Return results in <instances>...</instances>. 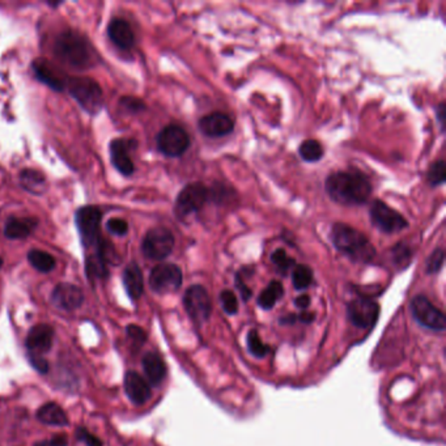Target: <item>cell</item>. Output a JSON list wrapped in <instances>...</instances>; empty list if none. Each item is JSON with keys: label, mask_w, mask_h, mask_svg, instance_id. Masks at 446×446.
<instances>
[{"label": "cell", "mask_w": 446, "mask_h": 446, "mask_svg": "<svg viewBox=\"0 0 446 446\" xmlns=\"http://www.w3.org/2000/svg\"><path fill=\"white\" fill-rule=\"evenodd\" d=\"M326 191L334 202L346 206H356L367 202L372 194V185L357 172H337L326 179Z\"/></svg>", "instance_id": "cell-1"}, {"label": "cell", "mask_w": 446, "mask_h": 446, "mask_svg": "<svg viewBox=\"0 0 446 446\" xmlns=\"http://www.w3.org/2000/svg\"><path fill=\"white\" fill-rule=\"evenodd\" d=\"M57 58L74 69H88L95 62V51L90 42L78 32L66 30L60 33L54 43Z\"/></svg>", "instance_id": "cell-2"}, {"label": "cell", "mask_w": 446, "mask_h": 446, "mask_svg": "<svg viewBox=\"0 0 446 446\" xmlns=\"http://www.w3.org/2000/svg\"><path fill=\"white\" fill-rule=\"evenodd\" d=\"M331 239L340 253L355 262H369L376 254V250L361 232L343 223L333 225Z\"/></svg>", "instance_id": "cell-3"}, {"label": "cell", "mask_w": 446, "mask_h": 446, "mask_svg": "<svg viewBox=\"0 0 446 446\" xmlns=\"http://www.w3.org/2000/svg\"><path fill=\"white\" fill-rule=\"evenodd\" d=\"M66 87L80 106L90 114H97L102 109L104 95L97 81L90 78H70L66 81Z\"/></svg>", "instance_id": "cell-4"}, {"label": "cell", "mask_w": 446, "mask_h": 446, "mask_svg": "<svg viewBox=\"0 0 446 446\" xmlns=\"http://www.w3.org/2000/svg\"><path fill=\"white\" fill-rule=\"evenodd\" d=\"M102 212L96 206H85L78 209L75 215L76 227L79 230L81 242L85 248H93L95 251L99 250L105 242L102 241L99 235V224H101Z\"/></svg>", "instance_id": "cell-5"}, {"label": "cell", "mask_w": 446, "mask_h": 446, "mask_svg": "<svg viewBox=\"0 0 446 446\" xmlns=\"http://www.w3.org/2000/svg\"><path fill=\"white\" fill-rule=\"evenodd\" d=\"M211 199L209 188L200 182L190 183L182 188L176 202V214L181 218H188L190 215L200 211V209Z\"/></svg>", "instance_id": "cell-6"}, {"label": "cell", "mask_w": 446, "mask_h": 446, "mask_svg": "<svg viewBox=\"0 0 446 446\" xmlns=\"http://www.w3.org/2000/svg\"><path fill=\"white\" fill-rule=\"evenodd\" d=\"M174 248V237L167 228H153L144 236L141 250L143 254L153 260H162L170 256Z\"/></svg>", "instance_id": "cell-7"}, {"label": "cell", "mask_w": 446, "mask_h": 446, "mask_svg": "<svg viewBox=\"0 0 446 446\" xmlns=\"http://www.w3.org/2000/svg\"><path fill=\"white\" fill-rule=\"evenodd\" d=\"M183 305L194 323H204L212 312V302L207 289L203 286H191L183 296Z\"/></svg>", "instance_id": "cell-8"}, {"label": "cell", "mask_w": 446, "mask_h": 446, "mask_svg": "<svg viewBox=\"0 0 446 446\" xmlns=\"http://www.w3.org/2000/svg\"><path fill=\"white\" fill-rule=\"evenodd\" d=\"M411 312L417 322L426 328L444 331L446 328L445 314L435 307L426 296L417 295L411 301Z\"/></svg>", "instance_id": "cell-9"}, {"label": "cell", "mask_w": 446, "mask_h": 446, "mask_svg": "<svg viewBox=\"0 0 446 446\" xmlns=\"http://www.w3.org/2000/svg\"><path fill=\"white\" fill-rule=\"evenodd\" d=\"M182 286V271L177 265L161 263L151 271L149 287L156 293H170Z\"/></svg>", "instance_id": "cell-10"}, {"label": "cell", "mask_w": 446, "mask_h": 446, "mask_svg": "<svg viewBox=\"0 0 446 446\" xmlns=\"http://www.w3.org/2000/svg\"><path fill=\"white\" fill-rule=\"evenodd\" d=\"M370 220L372 224L384 233H397L408 227L406 218L381 200L373 202L370 207Z\"/></svg>", "instance_id": "cell-11"}, {"label": "cell", "mask_w": 446, "mask_h": 446, "mask_svg": "<svg viewBox=\"0 0 446 446\" xmlns=\"http://www.w3.org/2000/svg\"><path fill=\"white\" fill-rule=\"evenodd\" d=\"M190 138L188 132L176 125H169L158 135L159 151L168 158H179L188 151Z\"/></svg>", "instance_id": "cell-12"}, {"label": "cell", "mask_w": 446, "mask_h": 446, "mask_svg": "<svg viewBox=\"0 0 446 446\" xmlns=\"http://www.w3.org/2000/svg\"><path fill=\"white\" fill-rule=\"evenodd\" d=\"M348 319L357 328H370L377 322L379 307L370 298H358L348 304Z\"/></svg>", "instance_id": "cell-13"}, {"label": "cell", "mask_w": 446, "mask_h": 446, "mask_svg": "<svg viewBox=\"0 0 446 446\" xmlns=\"http://www.w3.org/2000/svg\"><path fill=\"white\" fill-rule=\"evenodd\" d=\"M235 129V123L225 113H211L199 120V130L209 138H220L229 135Z\"/></svg>", "instance_id": "cell-14"}, {"label": "cell", "mask_w": 446, "mask_h": 446, "mask_svg": "<svg viewBox=\"0 0 446 446\" xmlns=\"http://www.w3.org/2000/svg\"><path fill=\"white\" fill-rule=\"evenodd\" d=\"M51 301L62 310L71 312L81 307L84 302V295L81 289L74 284L60 283L51 293Z\"/></svg>", "instance_id": "cell-15"}, {"label": "cell", "mask_w": 446, "mask_h": 446, "mask_svg": "<svg viewBox=\"0 0 446 446\" xmlns=\"http://www.w3.org/2000/svg\"><path fill=\"white\" fill-rule=\"evenodd\" d=\"M135 146V141L127 139H116L110 143L111 162L123 176H131L134 173V162L130 159L129 151Z\"/></svg>", "instance_id": "cell-16"}, {"label": "cell", "mask_w": 446, "mask_h": 446, "mask_svg": "<svg viewBox=\"0 0 446 446\" xmlns=\"http://www.w3.org/2000/svg\"><path fill=\"white\" fill-rule=\"evenodd\" d=\"M54 330L49 325H36L30 328L29 334L27 337V348L29 354L41 355L49 352L53 346Z\"/></svg>", "instance_id": "cell-17"}, {"label": "cell", "mask_w": 446, "mask_h": 446, "mask_svg": "<svg viewBox=\"0 0 446 446\" xmlns=\"http://www.w3.org/2000/svg\"><path fill=\"white\" fill-rule=\"evenodd\" d=\"M125 391L135 405H144L151 398V386L138 372L130 370L125 376Z\"/></svg>", "instance_id": "cell-18"}, {"label": "cell", "mask_w": 446, "mask_h": 446, "mask_svg": "<svg viewBox=\"0 0 446 446\" xmlns=\"http://www.w3.org/2000/svg\"><path fill=\"white\" fill-rule=\"evenodd\" d=\"M108 36L111 42L120 50H130L135 45V34L125 19H113L108 27Z\"/></svg>", "instance_id": "cell-19"}, {"label": "cell", "mask_w": 446, "mask_h": 446, "mask_svg": "<svg viewBox=\"0 0 446 446\" xmlns=\"http://www.w3.org/2000/svg\"><path fill=\"white\" fill-rule=\"evenodd\" d=\"M32 67L34 70L37 79L40 80L41 83L46 84L51 90H57V92H62L64 90L66 81L57 71L54 70V67L50 66L48 60H34Z\"/></svg>", "instance_id": "cell-20"}, {"label": "cell", "mask_w": 446, "mask_h": 446, "mask_svg": "<svg viewBox=\"0 0 446 446\" xmlns=\"http://www.w3.org/2000/svg\"><path fill=\"white\" fill-rule=\"evenodd\" d=\"M143 370L153 386H159L167 377V364L156 352H148L143 357Z\"/></svg>", "instance_id": "cell-21"}, {"label": "cell", "mask_w": 446, "mask_h": 446, "mask_svg": "<svg viewBox=\"0 0 446 446\" xmlns=\"http://www.w3.org/2000/svg\"><path fill=\"white\" fill-rule=\"evenodd\" d=\"M123 284L126 292L132 301L139 300L144 291V279L143 272L135 262H131L123 271Z\"/></svg>", "instance_id": "cell-22"}, {"label": "cell", "mask_w": 446, "mask_h": 446, "mask_svg": "<svg viewBox=\"0 0 446 446\" xmlns=\"http://www.w3.org/2000/svg\"><path fill=\"white\" fill-rule=\"evenodd\" d=\"M39 224L34 218H11L4 227V235L10 239H24L29 237Z\"/></svg>", "instance_id": "cell-23"}, {"label": "cell", "mask_w": 446, "mask_h": 446, "mask_svg": "<svg viewBox=\"0 0 446 446\" xmlns=\"http://www.w3.org/2000/svg\"><path fill=\"white\" fill-rule=\"evenodd\" d=\"M37 419L46 426H69V417L57 403H48L37 411Z\"/></svg>", "instance_id": "cell-24"}, {"label": "cell", "mask_w": 446, "mask_h": 446, "mask_svg": "<svg viewBox=\"0 0 446 446\" xmlns=\"http://www.w3.org/2000/svg\"><path fill=\"white\" fill-rule=\"evenodd\" d=\"M283 295H284L283 284L278 280H272L267 288H265L262 293L259 295L258 305L265 310H270L275 307V304L278 302V300L283 298Z\"/></svg>", "instance_id": "cell-25"}, {"label": "cell", "mask_w": 446, "mask_h": 446, "mask_svg": "<svg viewBox=\"0 0 446 446\" xmlns=\"http://www.w3.org/2000/svg\"><path fill=\"white\" fill-rule=\"evenodd\" d=\"M28 260H29L32 267L36 268L37 271L43 272V274H48L55 267L54 257L49 253L40 250V249H32L28 253Z\"/></svg>", "instance_id": "cell-26"}, {"label": "cell", "mask_w": 446, "mask_h": 446, "mask_svg": "<svg viewBox=\"0 0 446 446\" xmlns=\"http://www.w3.org/2000/svg\"><path fill=\"white\" fill-rule=\"evenodd\" d=\"M21 185L30 193H40L41 188L45 183V177L40 172L33 169H24L20 173Z\"/></svg>", "instance_id": "cell-27"}, {"label": "cell", "mask_w": 446, "mask_h": 446, "mask_svg": "<svg viewBox=\"0 0 446 446\" xmlns=\"http://www.w3.org/2000/svg\"><path fill=\"white\" fill-rule=\"evenodd\" d=\"M298 153L302 158V160L309 161V162H316L318 160L322 159L323 156V147L321 146V143L314 139L305 140L304 143H301Z\"/></svg>", "instance_id": "cell-28"}, {"label": "cell", "mask_w": 446, "mask_h": 446, "mask_svg": "<svg viewBox=\"0 0 446 446\" xmlns=\"http://www.w3.org/2000/svg\"><path fill=\"white\" fill-rule=\"evenodd\" d=\"M246 346H248L249 352L253 356L263 358L267 356L271 351V348L267 344L263 343V340L260 339V335L257 330H251L246 337Z\"/></svg>", "instance_id": "cell-29"}, {"label": "cell", "mask_w": 446, "mask_h": 446, "mask_svg": "<svg viewBox=\"0 0 446 446\" xmlns=\"http://www.w3.org/2000/svg\"><path fill=\"white\" fill-rule=\"evenodd\" d=\"M292 283L298 291L307 289L313 283V271L305 265L296 266L292 272Z\"/></svg>", "instance_id": "cell-30"}, {"label": "cell", "mask_w": 446, "mask_h": 446, "mask_svg": "<svg viewBox=\"0 0 446 446\" xmlns=\"http://www.w3.org/2000/svg\"><path fill=\"white\" fill-rule=\"evenodd\" d=\"M445 161L440 160L436 161L435 164H432V167L428 172V181L432 186H440L445 182Z\"/></svg>", "instance_id": "cell-31"}, {"label": "cell", "mask_w": 446, "mask_h": 446, "mask_svg": "<svg viewBox=\"0 0 446 446\" xmlns=\"http://www.w3.org/2000/svg\"><path fill=\"white\" fill-rule=\"evenodd\" d=\"M271 262L281 271L286 272L295 266V259L289 258L283 249H278L271 254Z\"/></svg>", "instance_id": "cell-32"}, {"label": "cell", "mask_w": 446, "mask_h": 446, "mask_svg": "<svg viewBox=\"0 0 446 446\" xmlns=\"http://www.w3.org/2000/svg\"><path fill=\"white\" fill-rule=\"evenodd\" d=\"M220 302L223 310L229 314L233 316L238 312V301L236 295L232 291H223L220 295Z\"/></svg>", "instance_id": "cell-33"}, {"label": "cell", "mask_w": 446, "mask_h": 446, "mask_svg": "<svg viewBox=\"0 0 446 446\" xmlns=\"http://www.w3.org/2000/svg\"><path fill=\"white\" fill-rule=\"evenodd\" d=\"M444 259H445V254L442 249H436L426 260V274H437L444 265Z\"/></svg>", "instance_id": "cell-34"}, {"label": "cell", "mask_w": 446, "mask_h": 446, "mask_svg": "<svg viewBox=\"0 0 446 446\" xmlns=\"http://www.w3.org/2000/svg\"><path fill=\"white\" fill-rule=\"evenodd\" d=\"M106 228L114 236H125L129 232V224L123 218H110L106 224Z\"/></svg>", "instance_id": "cell-35"}, {"label": "cell", "mask_w": 446, "mask_h": 446, "mask_svg": "<svg viewBox=\"0 0 446 446\" xmlns=\"http://www.w3.org/2000/svg\"><path fill=\"white\" fill-rule=\"evenodd\" d=\"M126 330H127V335H129L132 342H135L139 346L146 343L147 334H146V331L143 328L137 326V325H130Z\"/></svg>", "instance_id": "cell-36"}, {"label": "cell", "mask_w": 446, "mask_h": 446, "mask_svg": "<svg viewBox=\"0 0 446 446\" xmlns=\"http://www.w3.org/2000/svg\"><path fill=\"white\" fill-rule=\"evenodd\" d=\"M393 258L397 263H405L411 258V249L403 244H398L396 248H393Z\"/></svg>", "instance_id": "cell-37"}, {"label": "cell", "mask_w": 446, "mask_h": 446, "mask_svg": "<svg viewBox=\"0 0 446 446\" xmlns=\"http://www.w3.org/2000/svg\"><path fill=\"white\" fill-rule=\"evenodd\" d=\"M120 105L122 108L132 113H139L141 110L146 109L144 102H141L139 99H135V97H123L120 99Z\"/></svg>", "instance_id": "cell-38"}, {"label": "cell", "mask_w": 446, "mask_h": 446, "mask_svg": "<svg viewBox=\"0 0 446 446\" xmlns=\"http://www.w3.org/2000/svg\"><path fill=\"white\" fill-rule=\"evenodd\" d=\"M78 438L84 441L87 446H102V441L99 440V437L92 435L88 429L85 428H79L78 429Z\"/></svg>", "instance_id": "cell-39"}, {"label": "cell", "mask_w": 446, "mask_h": 446, "mask_svg": "<svg viewBox=\"0 0 446 446\" xmlns=\"http://www.w3.org/2000/svg\"><path fill=\"white\" fill-rule=\"evenodd\" d=\"M28 357H29L32 367L34 368L36 370H39L40 373H48V372H49V363L43 358V356L29 354V356Z\"/></svg>", "instance_id": "cell-40"}, {"label": "cell", "mask_w": 446, "mask_h": 446, "mask_svg": "<svg viewBox=\"0 0 446 446\" xmlns=\"http://www.w3.org/2000/svg\"><path fill=\"white\" fill-rule=\"evenodd\" d=\"M69 445V437L66 435H55L54 437H51L48 441H42V442H37L34 446H67Z\"/></svg>", "instance_id": "cell-41"}, {"label": "cell", "mask_w": 446, "mask_h": 446, "mask_svg": "<svg viewBox=\"0 0 446 446\" xmlns=\"http://www.w3.org/2000/svg\"><path fill=\"white\" fill-rule=\"evenodd\" d=\"M236 286H237L238 291H239V293H241L242 300H244V301H248L249 298H251V289L242 281L239 274L236 275Z\"/></svg>", "instance_id": "cell-42"}, {"label": "cell", "mask_w": 446, "mask_h": 446, "mask_svg": "<svg viewBox=\"0 0 446 446\" xmlns=\"http://www.w3.org/2000/svg\"><path fill=\"white\" fill-rule=\"evenodd\" d=\"M295 305H296L298 309H307V307L310 305V298L307 296V295H302V296H300V298L295 300Z\"/></svg>", "instance_id": "cell-43"}, {"label": "cell", "mask_w": 446, "mask_h": 446, "mask_svg": "<svg viewBox=\"0 0 446 446\" xmlns=\"http://www.w3.org/2000/svg\"><path fill=\"white\" fill-rule=\"evenodd\" d=\"M445 104L442 102V104H440V105H438V108H437V118L440 120V125H441V127H442V129H444V125H445V120H444V119H445Z\"/></svg>", "instance_id": "cell-44"}, {"label": "cell", "mask_w": 446, "mask_h": 446, "mask_svg": "<svg viewBox=\"0 0 446 446\" xmlns=\"http://www.w3.org/2000/svg\"><path fill=\"white\" fill-rule=\"evenodd\" d=\"M298 318V321H301V322L310 323V322H313V319H314V314H313V313H309V312H302Z\"/></svg>", "instance_id": "cell-45"}, {"label": "cell", "mask_w": 446, "mask_h": 446, "mask_svg": "<svg viewBox=\"0 0 446 446\" xmlns=\"http://www.w3.org/2000/svg\"><path fill=\"white\" fill-rule=\"evenodd\" d=\"M296 316L293 314H289L287 317L280 318V323H293L296 321Z\"/></svg>", "instance_id": "cell-46"}]
</instances>
